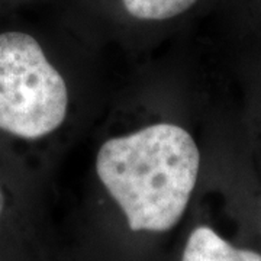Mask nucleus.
<instances>
[{
	"label": "nucleus",
	"mask_w": 261,
	"mask_h": 261,
	"mask_svg": "<svg viewBox=\"0 0 261 261\" xmlns=\"http://www.w3.org/2000/svg\"><path fill=\"white\" fill-rule=\"evenodd\" d=\"M199 0H118L122 12L138 22H166L183 16Z\"/></svg>",
	"instance_id": "obj_4"
},
{
	"label": "nucleus",
	"mask_w": 261,
	"mask_h": 261,
	"mask_svg": "<svg viewBox=\"0 0 261 261\" xmlns=\"http://www.w3.org/2000/svg\"><path fill=\"white\" fill-rule=\"evenodd\" d=\"M199 167L195 140L174 123L111 138L96 155V173L134 232L174 228L186 212Z\"/></svg>",
	"instance_id": "obj_1"
},
{
	"label": "nucleus",
	"mask_w": 261,
	"mask_h": 261,
	"mask_svg": "<svg viewBox=\"0 0 261 261\" xmlns=\"http://www.w3.org/2000/svg\"><path fill=\"white\" fill-rule=\"evenodd\" d=\"M180 261H261V254L237 248L211 226H197L187 238Z\"/></svg>",
	"instance_id": "obj_3"
},
{
	"label": "nucleus",
	"mask_w": 261,
	"mask_h": 261,
	"mask_svg": "<svg viewBox=\"0 0 261 261\" xmlns=\"http://www.w3.org/2000/svg\"><path fill=\"white\" fill-rule=\"evenodd\" d=\"M68 92L37 38L0 32V130L23 140L47 137L67 116Z\"/></svg>",
	"instance_id": "obj_2"
},
{
	"label": "nucleus",
	"mask_w": 261,
	"mask_h": 261,
	"mask_svg": "<svg viewBox=\"0 0 261 261\" xmlns=\"http://www.w3.org/2000/svg\"><path fill=\"white\" fill-rule=\"evenodd\" d=\"M5 206H6V197H5V193H3V190H2V186H0V218H2V215H3Z\"/></svg>",
	"instance_id": "obj_5"
}]
</instances>
